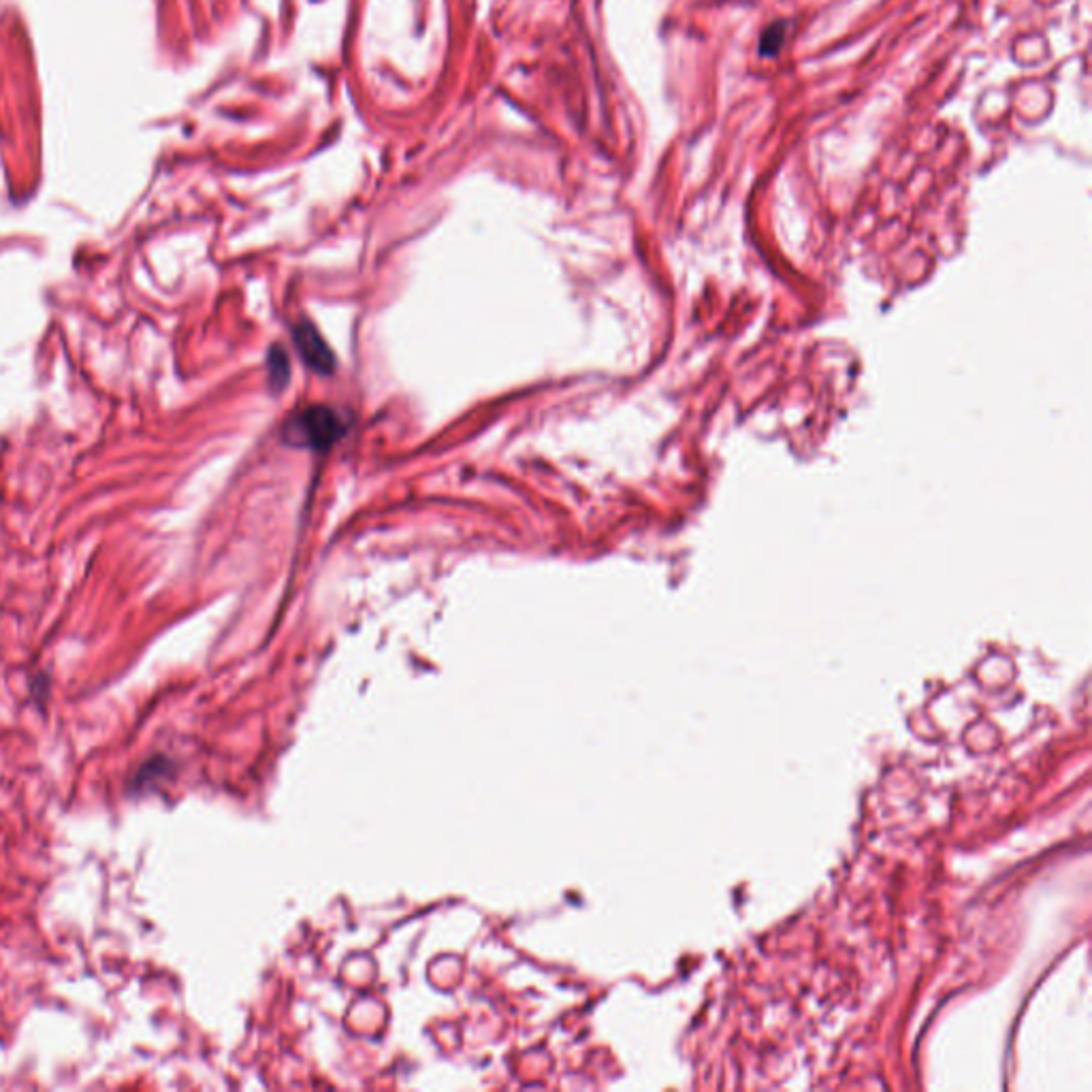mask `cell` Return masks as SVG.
Instances as JSON below:
<instances>
[{"label": "cell", "instance_id": "obj_3", "mask_svg": "<svg viewBox=\"0 0 1092 1092\" xmlns=\"http://www.w3.org/2000/svg\"><path fill=\"white\" fill-rule=\"evenodd\" d=\"M785 30H787V24L777 19L761 32V39L757 45V52L761 58H777L779 56V52L785 43Z\"/></svg>", "mask_w": 1092, "mask_h": 1092}, {"label": "cell", "instance_id": "obj_2", "mask_svg": "<svg viewBox=\"0 0 1092 1092\" xmlns=\"http://www.w3.org/2000/svg\"><path fill=\"white\" fill-rule=\"evenodd\" d=\"M295 343H297L304 361L314 372H319V374H332L334 372V365H336L334 352H332V348L327 346V341L323 339V336L319 334V329L312 323L301 321L295 327Z\"/></svg>", "mask_w": 1092, "mask_h": 1092}, {"label": "cell", "instance_id": "obj_4", "mask_svg": "<svg viewBox=\"0 0 1092 1092\" xmlns=\"http://www.w3.org/2000/svg\"><path fill=\"white\" fill-rule=\"evenodd\" d=\"M269 382L273 389H284V385L288 382V376H291V363H288V356L282 348H273L269 352Z\"/></svg>", "mask_w": 1092, "mask_h": 1092}, {"label": "cell", "instance_id": "obj_1", "mask_svg": "<svg viewBox=\"0 0 1092 1092\" xmlns=\"http://www.w3.org/2000/svg\"><path fill=\"white\" fill-rule=\"evenodd\" d=\"M346 431V422L329 406H312L288 422L284 437L295 446L329 448Z\"/></svg>", "mask_w": 1092, "mask_h": 1092}]
</instances>
